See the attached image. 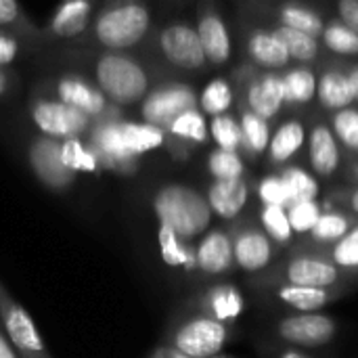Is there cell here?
I'll return each instance as SVG.
<instances>
[{
    "label": "cell",
    "instance_id": "1",
    "mask_svg": "<svg viewBox=\"0 0 358 358\" xmlns=\"http://www.w3.org/2000/svg\"><path fill=\"white\" fill-rule=\"evenodd\" d=\"M153 212L159 227L170 229L185 243L206 235L214 218L206 195L182 182L159 187L153 195Z\"/></svg>",
    "mask_w": 358,
    "mask_h": 358
},
{
    "label": "cell",
    "instance_id": "2",
    "mask_svg": "<svg viewBox=\"0 0 358 358\" xmlns=\"http://www.w3.org/2000/svg\"><path fill=\"white\" fill-rule=\"evenodd\" d=\"M96 88L109 103L136 105L149 94V73L132 57L122 52H107L94 65Z\"/></svg>",
    "mask_w": 358,
    "mask_h": 358
},
{
    "label": "cell",
    "instance_id": "3",
    "mask_svg": "<svg viewBox=\"0 0 358 358\" xmlns=\"http://www.w3.org/2000/svg\"><path fill=\"white\" fill-rule=\"evenodd\" d=\"M151 27V10L141 2H120L107 6L94 21V38L109 50L134 48Z\"/></svg>",
    "mask_w": 358,
    "mask_h": 358
},
{
    "label": "cell",
    "instance_id": "4",
    "mask_svg": "<svg viewBox=\"0 0 358 358\" xmlns=\"http://www.w3.org/2000/svg\"><path fill=\"white\" fill-rule=\"evenodd\" d=\"M0 325L19 358H50L31 315L0 283Z\"/></svg>",
    "mask_w": 358,
    "mask_h": 358
},
{
    "label": "cell",
    "instance_id": "5",
    "mask_svg": "<svg viewBox=\"0 0 358 358\" xmlns=\"http://www.w3.org/2000/svg\"><path fill=\"white\" fill-rule=\"evenodd\" d=\"M229 340V329L224 323L201 315L185 321L174 338L172 346L178 355L187 358H216Z\"/></svg>",
    "mask_w": 358,
    "mask_h": 358
},
{
    "label": "cell",
    "instance_id": "6",
    "mask_svg": "<svg viewBox=\"0 0 358 358\" xmlns=\"http://www.w3.org/2000/svg\"><path fill=\"white\" fill-rule=\"evenodd\" d=\"M199 96L189 84L170 82L164 86L153 88L141 103V117L145 124L162 128L164 132L168 126L185 111L197 109Z\"/></svg>",
    "mask_w": 358,
    "mask_h": 358
},
{
    "label": "cell",
    "instance_id": "7",
    "mask_svg": "<svg viewBox=\"0 0 358 358\" xmlns=\"http://www.w3.org/2000/svg\"><path fill=\"white\" fill-rule=\"evenodd\" d=\"M29 115L34 126L42 132L46 138L55 141H69L80 138L84 132L90 130V117L82 111L63 105L57 99H38L29 107Z\"/></svg>",
    "mask_w": 358,
    "mask_h": 358
},
{
    "label": "cell",
    "instance_id": "8",
    "mask_svg": "<svg viewBox=\"0 0 358 358\" xmlns=\"http://www.w3.org/2000/svg\"><path fill=\"white\" fill-rule=\"evenodd\" d=\"M90 149L94 151L101 170H111L120 174L136 172V157H132L120 134V120L111 115V111L101 117L90 130Z\"/></svg>",
    "mask_w": 358,
    "mask_h": 358
},
{
    "label": "cell",
    "instance_id": "9",
    "mask_svg": "<svg viewBox=\"0 0 358 358\" xmlns=\"http://www.w3.org/2000/svg\"><path fill=\"white\" fill-rule=\"evenodd\" d=\"M159 48L168 63H172L178 69L197 71L208 63L197 29L182 21L170 23L159 31Z\"/></svg>",
    "mask_w": 358,
    "mask_h": 358
},
{
    "label": "cell",
    "instance_id": "10",
    "mask_svg": "<svg viewBox=\"0 0 358 358\" xmlns=\"http://www.w3.org/2000/svg\"><path fill=\"white\" fill-rule=\"evenodd\" d=\"M27 159L36 178L50 191H65L76 182V174L61 162V141L38 136L31 141Z\"/></svg>",
    "mask_w": 358,
    "mask_h": 358
},
{
    "label": "cell",
    "instance_id": "11",
    "mask_svg": "<svg viewBox=\"0 0 358 358\" xmlns=\"http://www.w3.org/2000/svg\"><path fill=\"white\" fill-rule=\"evenodd\" d=\"M277 334L281 340L300 346V348H321L329 344L336 334L338 325L331 317L321 315V313H310V315H289L279 321Z\"/></svg>",
    "mask_w": 358,
    "mask_h": 358
},
{
    "label": "cell",
    "instance_id": "12",
    "mask_svg": "<svg viewBox=\"0 0 358 358\" xmlns=\"http://www.w3.org/2000/svg\"><path fill=\"white\" fill-rule=\"evenodd\" d=\"M57 101H61L67 107L82 111L90 120H101L111 111L107 107L109 101L105 99V94L94 84H90L88 80H84L80 76H71V73L59 78Z\"/></svg>",
    "mask_w": 358,
    "mask_h": 358
},
{
    "label": "cell",
    "instance_id": "13",
    "mask_svg": "<svg viewBox=\"0 0 358 358\" xmlns=\"http://www.w3.org/2000/svg\"><path fill=\"white\" fill-rule=\"evenodd\" d=\"M287 285L327 289L340 281V268L334 262L315 256H296L285 268Z\"/></svg>",
    "mask_w": 358,
    "mask_h": 358
},
{
    "label": "cell",
    "instance_id": "14",
    "mask_svg": "<svg viewBox=\"0 0 358 358\" xmlns=\"http://www.w3.org/2000/svg\"><path fill=\"white\" fill-rule=\"evenodd\" d=\"M235 264L245 273H260L273 262V241L260 229H243L233 241Z\"/></svg>",
    "mask_w": 358,
    "mask_h": 358
},
{
    "label": "cell",
    "instance_id": "15",
    "mask_svg": "<svg viewBox=\"0 0 358 358\" xmlns=\"http://www.w3.org/2000/svg\"><path fill=\"white\" fill-rule=\"evenodd\" d=\"M285 105L283 78L275 71H266L248 86V111L262 120H273Z\"/></svg>",
    "mask_w": 358,
    "mask_h": 358
},
{
    "label": "cell",
    "instance_id": "16",
    "mask_svg": "<svg viewBox=\"0 0 358 358\" xmlns=\"http://www.w3.org/2000/svg\"><path fill=\"white\" fill-rule=\"evenodd\" d=\"M195 260H197V268L203 275L216 277V275L229 273L231 266L235 264L233 239L224 231H218V229L206 233L195 248Z\"/></svg>",
    "mask_w": 358,
    "mask_h": 358
},
{
    "label": "cell",
    "instance_id": "17",
    "mask_svg": "<svg viewBox=\"0 0 358 358\" xmlns=\"http://www.w3.org/2000/svg\"><path fill=\"white\" fill-rule=\"evenodd\" d=\"M197 36L206 55V61L212 65H224L233 55V40L224 19L218 13H203L197 21Z\"/></svg>",
    "mask_w": 358,
    "mask_h": 358
},
{
    "label": "cell",
    "instance_id": "18",
    "mask_svg": "<svg viewBox=\"0 0 358 358\" xmlns=\"http://www.w3.org/2000/svg\"><path fill=\"white\" fill-rule=\"evenodd\" d=\"M308 162L313 168L315 176L329 178L338 172L342 153H340V143L336 141L334 132L325 124H317L310 130L308 138Z\"/></svg>",
    "mask_w": 358,
    "mask_h": 358
},
{
    "label": "cell",
    "instance_id": "19",
    "mask_svg": "<svg viewBox=\"0 0 358 358\" xmlns=\"http://www.w3.org/2000/svg\"><path fill=\"white\" fill-rule=\"evenodd\" d=\"M208 206L214 216L222 220L237 218L250 199V187L245 178L241 180H214L208 189Z\"/></svg>",
    "mask_w": 358,
    "mask_h": 358
},
{
    "label": "cell",
    "instance_id": "20",
    "mask_svg": "<svg viewBox=\"0 0 358 358\" xmlns=\"http://www.w3.org/2000/svg\"><path fill=\"white\" fill-rule=\"evenodd\" d=\"M248 55L252 57V61L268 71H279L283 67H287V63L292 61L287 48L283 46V42L275 36V31L271 29H254L248 38Z\"/></svg>",
    "mask_w": 358,
    "mask_h": 358
},
{
    "label": "cell",
    "instance_id": "21",
    "mask_svg": "<svg viewBox=\"0 0 358 358\" xmlns=\"http://www.w3.org/2000/svg\"><path fill=\"white\" fill-rule=\"evenodd\" d=\"M94 10V2L90 0H73V2H65L61 4L48 23L50 34L59 36V38H73L80 36L90 21V15Z\"/></svg>",
    "mask_w": 358,
    "mask_h": 358
},
{
    "label": "cell",
    "instance_id": "22",
    "mask_svg": "<svg viewBox=\"0 0 358 358\" xmlns=\"http://www.w3.org/2000/svg\"><path fill=\"white\" fill-rule=\"evenodd\" d=\"M317 99L325 109H334V111L352 107L355 92H352L348 73H344L340 69L325 71L317 82Z\"/></svg>",
    "mask_w": 358,
    "mask_h": 358
},
{
    "label": "cell",
    "instance_id": "23",
    "mask_svg": "<svg viewBox=\"0 0 358 358\" xmlns=\"http://www.w3.org/2000/svg\"><path fill=\"white\" fill-rule=\"evenodd\" d=\"M120 134L126 151L132 157H141L149 151L159 149L166 143V132L162 128L149 126L145 122H124L120 120Z\"/></svg>",
    "mask_w": 358,
    "mask_h": 358
},
{
    "label": "cell",
    "instance_id": "24",
    "mask_svg": "<svg viewBox=\"0 0 358 358\" xmlns=\"http://www.w3.org/2000/svg\"><path fill=\"white\" fill-rule=\"evenodd\" d=\"M306 145V128L298 120L283 122L271 136L268 155L275 164H287Z\"/></svg>",
    "mask_w": 358,
    "mask_h": 358
},
{
    "label": "cell",
    "instance_id": "25",
    "mask_svg": "<svg viewBox=\"0 0 358 358\" xmlns=\"http://www.w3.org/2000/svg\"><path fill=\"white\" fill-rule=\"evenodd\" d=\"M157 243H159L162 260L168 266H176V268H185V271L197 268L195 250L191 248V243L180 241L170 229H166V227L157 229Z\"/></svg>",
    "mask_w": 358,
    "mask_h": 358
},
{
    "label": "cell",
    "instance_id": "26",
    "mask_svg": "<svg viewBox=\"0 0 358 358\" xmlns=\"http://www.w3.org/2000/svg\"><path fill=\"white\" fill-rule=\"evenodd\" d=\"M283 90H285V103L292 105H308L317 96V82L319 78L315 71L306 67H296L285 71L283 76Z\"/></svg>",
    "mask_w": 358,
    "mask_h": 358
},
{
    "label": "cell",
    "instance_id": "27",
    "mask_svg": "<svg viewBox=\"0 0 358 358\" xmlns=\"http://www.w3.org/2000/svg\"><path fill=\"white\" fill-rule=\"evenodd\" d=\"M279 300L298 310L300 315L319 313L323 306L329 304V292L327 289H313V287H296V285H283L277 292Z\"/></svg>",
    "mask_w": 358,
    "mask_h": 358
},
{
    "label": "cell",
    "instance_id": "28",
    "mask_svg": "<svg viewBox=\"0 0 358 358\" xmlns=\"http://www.w3.org/2000/svg\"><path fill=\"white\" fill-rule=\"evenodd\" d=\"M233 88L229 84V80L224 78H214L206 84V88L199 94L197 107L203 115L210 117H218V115H227L231 105H233Z\"/></svg>",
    "mask_w": 358,
    "mask_h": 358
},
{
    "label": "cell",
    "instance_id": "29",
    "mask_svg": "<svg viewBox=\"0 0 358 358\" xmlns=\"http://www.w3.org/2000/svg\"><path fill=\"white\" fill-rule=\"evenodd\" d=\"M279 19H281L283 27L302 31V34L313 36V38H321L325 31L323 17L317 10L302 6V4H285L279 13Z\"/></svg>",
    "mask_w": 358,
    "mask_h": 358
},
{
    "label": "cell",
    "instance_id": "30",
    "mask_svg": "<svg viewBox=\"0 0 358 358\" xmlns=\"http://www.w3.org/2000/svg\"><path fill=\"white\" fill-rule=\"evenodd\" d=\"M281 178L287 187L289 193V201L298 203V201H317L319 193H321V185L317 180V176L300 166H287L281 172ZM289 203V206H292Z\"/></svg>",
    "mask_w": 358,
    "mask_h": 358
},
{
    "label": "cell",
    "instance_id": "31",
    "mask_svg": "<svg viewBox=\"0 0 358 358\" xmlns=\"http://www.w3.org/2000/svg\"><path fill=\"white\" fill-rule=\"evenodd\" d=\"M61 162L73 174H80V172L96 174L101 170L94 151L90 149V145H84L82 138L61 141Z\"/></svg>",
    "mask_w": 358,
    "mask_h": 358
},
{
    "label": "cell",
    "instance_id": "32",
    "mask_svg": "<svg viewBox=\"0 0 358 358\" xmlns=\"http://www.w3.org/2000/svg\"><path fill=\"white\" fill-rule=\"evenodd\" d=\"M168 132L174 138L187 141V143H195V145H203L210 138V128L206 122V115L199 109H189L185 113H180L170 126Z\"/></svg>",
    "mask_w": 358,
    "mask_h": 358
},
{
    "label": "cell",
    "instance_id": "33",
    "mask_svg": "<svg viewBox=\"0 0 358 358\" xmlns=\"http://www.w3.org/2000/svg\"><path fill=\"white\" fill-rule=\"evenodd\" d=\"M208 306L212 310V319L224 323L243 313V298L233 285H218L208 294Z\"/></svg>",
    "mask_w": 358,
    "mask_h": 358
},
{
    "label": "cell",
    "instance_id": "34",
    "mask_svg": "<svg viewBox=\"0 0 358 358\" xmlns=\"http://www.w3.org/2000/svg\"><path fill=\"white\" fill-rule=\"evenodd\" d=\"M239 124H241V132H243V147L250 153H254V155L266 153L268 151V145H271V136H273L268 122L262 120V117H258V115H254L252 111L245 109L241 113Z\"/></svg>",
    "mask_w": 358,
    "mask_h": 358
},
{
    "label": "cell",
    "instance_id": "35",
    "mask_svg": "<svg viewBox=\"0 0 358 358\" xmlns=\"http://www.w3.org/2000/svg\"><path fill=\"white\" fill-rule=\"evenodd\" d=\"M275 36L283 42V46L287 48L289 57L300 61V63H310L319 57V42L317 38L313 36H306L302 31H296V29H289V27H275L273 29Z\"/></svg>",
    "mask_w": 358,
    "mask_h": 358
},
{
    "label": "cell",
    "instance_id": "36",
    "mask_svg": "<svg viewBox=\"0 0 358 358\" xmlns=\"http://www.w3.org/2000/svg\"><path fill=\"white\" fill-rule=\"evenodd\" d=\"M210 136L216 143V149L222 151H235L239 153V149H243V132H241V124L239 120H235L231 113L227 115H218L212 117L210 122Z\"/></svg>",
    "mask_w": 358,
    "mask_h": 358
},
{
    "label": "cell",
    "instance_id": "37",
    "mask_svg": "<svg viewBox=\"0 0 358 358\" xmlns=\"http://www.w3.org/2000/svg\"><path fill=\"white\" fill-rule=\"evenodd\" d=\"M208 172L214 180H241L245 174V164L235 151L214 149L208 155Z\"/></svg>",
    "mask_w": 358,
    "mask_h": 358
},
{
    "label": "cell",
    "instance_id": "38",
    "mask_svg": "<svg viewBox=\"0 0 358 358\" xmlns=\"http://www.w3.org/2000/svg\"><path fill=\"white\" fill-rule=\"evenodd\" d=\"M260 224L262 231L266 233V237L271 241L277 243H287L294 237L289 218H287V208H279V206H262L260 210Z\"/></svg>",
    "mask_w": 358,
    "mask_h": 358
},
{
    "label": "cell",
    "instance_id": "39",
    "mask_svg": "<svg viewBox=\"0 0 358 358\" xmlns=\"http://www.w3.org/2000/svg\"><path fill=\"white\" fill-rule=\"evenodd\" d=\"M321 38H323V44L336 55H346V57L358 55V34L350 27H346L342 21L327 23Z\"/></svg>",
    "mask_w": 358,
    "mask_h": 358
},
{
    "label": "cell",
    "instance_id": "40",
    "mask_svg": "<svg viewBox=\"0 0 358 358\" xmlns=\"http://www.w3.org/2000/svg\"><path fill=\"white\" fill-rule=\"evenodd\" d=\"M331 132L338 143H342L346 149L358 151V109L348 107L342 111H336L331 117Z\"/></svg>",
    "mask_w": 358,
    "mask_h": 358
},
{
    "label": "cell",
    "instance_id": "41",
    "mask_svg": "<svg viewBox=\"0 0 358 358\" xmlns=\"http://www.w3.org/2000/svg\"><path fill=\"white\" fill-rule=\"evenodd\" d=\"M350 231V220L338 212H323L313 229V239L319 243H338Z\"/></svg>",
    "mask_w": 358,
    "mask_h": 358
},
{
    "label": "cell",
    "instance_id": "42",
    "mask_svg": "<svg viewBox=\"0 0 358 358\" xmlns=\"http://www.w3.org/2000/svg\"><path fill=\"white\" fill-rule=\"evenodd\" d=\"M321 214H323V210H321L319 201H298L287 208V218H289L292 231L298 235L313 233Z\"/></svg>",
    "mask_w": 358,
    "mask_h": 358
},
{
    "label": "cell",
    "instance_id": "43",
    "mask_svg": "<svg viewBox=\"0 0 358 358\" xmlns=\"http://www.w3.org/2000/svg\"><path fill=\"white\" fill-rule=\"evenodd\" d=\"M258 199L262 206H279V208H289V193L287 187L281 178V174H268L258 182Z\"/></svg>",
    "mask_w": 358,
    "mask_h": 358
},
{
    "label": "cell",
    "instance_id": "44",
    "mask_svg": "<svg viewBox=\"0 0 358 358\" xmlns=\"http://www.w3.org/2000/svg\"><path fill=\"white\" fill-rule=\"evenodd\" d=\"M331 262L338 268H358V224L334 245Z\"/></svg>",
    "mask_w": 358,
    "mask_h": 358
},
{
    "label": "cell",
    "instance_id": "45",
    "mask_svg": "<svg viewBox=\"0 0 358 358\" xmlns=\"http://www.w3.org/2000/svg\"><path fill=\"white\" fill-rule=\"evenodd\" d=\"M23 21V10L15 0H0V27H13Z\"/></svg>",
    "mask_w": 358,
    "mask_h": 358
},
{
    "label": "cell",
    "instance_id": "46",
    "mask_svg": "<svg viewBox=\"0 0 358 358\" xmlns=\"http://www.w3.org/2000/svg\"><path fill=\"white\" fill-rule=\"evenodd\" d=\"M340 21L358 34V0H340L338 2Z\"/></svg>",
    "mask_w": 358,
    "mask_h": 358
},
{
    "label": "cell",
    "instance_id": "47",
    "mask_svg": "<svg viewBox=\"0 0 358 358\" xmlns=\"http://www.w3.org/2000/svg\"><path fill=\"white\" fill-rule=\"evenodd\" d=\"M19 55V44L17 40L6 34V31H0V67L4 65H10Z\"/></svg>",
    "mask_w": 358,
    "mask_h": 358
},
{
    "label": "cell",
    "instance_id": "48",
    "mask_svg": "<svg viewBox=\"0 0 358 358\" xmlns=\"http://www.w3.org/2000/svg\"><path fill=\"white\" fill-rule=\"evenodd\" d=\"M0 358H19L15 348L10 346V342L6 340V336L2 331V325H0Z\"/></svg>",
    "mask_w": 358,
    "mask_h": 358
},
{
    "label": "cell",
    "instance_id": "49",
    "mask_svg": "<svg viewBox=\"0 0 358 358\" xmlns=\"http://www.w3.org/2000/svg\"><path fill=\"white\" fill-rule=\"evenodd\" d=\"M348 80H350V86H352V92H355V101H358V67L348 71Z\"/></svg>",
    "mask_w": 358,
    "mask_h": 358
},
{
    "label": "cell",
    "instance_id": "50",
    "mask_svg": "<svg viewBox=\"0 0 358 358\" xmlns=\"http://www.w3.org/2000/svg\"><path fill=\"white\" fill-rule=\"evenodd\" d=\"M8 86H10V80H8V76L2 71V67H0V96H4V94H6Z\"/></svg>",
    "mask_w": 358,
    "mask_h": 358
},
{
    "label": "cell",
    "instance_id": "51",
    "mask_svg": "<svg viewBox=\"0 0 358 358\" xmlns=\"http://www.w3.org/2000/svg\"><path fill=\"white\" fill-rule=\"evenodd\" d=\"M153 358H187V357L178 355L176 350H159V352H157Z\"/></svg>",
    "mask_w": 358,
    "mask_h": 358
},
{
    "label": "cell",
    "instance_id": "52",
    "mask_svg": "<svg viewBox=\"0 0 358 358\" xmlns=\"http://www.w3.org/2000/svg\"><path fill=\"white\" fill-rule=\"evenodd\" d=\"M281 358H310V357H306L304 352H300V350H296V348H289V350H285V352L281 355Z\"/></svg>",
    "mask_w": 358,
    "mask_h": 358
},
{
    "label": "cell",
    "instance_id": "53",
    "mask_svg": "<svg viewBox=\"0 0 358 358\" xmlns=\"http://www.w3.org/2000/svg\"><path fill=\"white\" fill-rule=\"evenodd\" d=\"M350 208H352L355 214H358V189L352 193V197H350Z\"/></svg>",
    "mask_w": 358,
    "mask_h": 358
},
{
    "label": "cell",
    "instance_id": "54",
    "mask_svg": "<svg viewBox=\"0 0 358 358\" xmlns=\"http://www.w3.org/2000/svg\"><path fill=\"white\" fill-rule=\"evenodd\" d=\"M355 172H357V178H358V164H357V170H355Z\"/></svg>",
    "mask_w": 358,
    "mask_h": 358
},
{
    "label": "cell",
    "instance_id": "55",
    "mask_svg": "<svg viewBox=\"0 0 358 358\" xmlns=\"http://www.w3.org/2000/svg\"><path fill=\"white\" fill-rule=\"evenodd\" d=\"M216 358H218V357H216Z\"/></svg>",
    "mask_w": 358,
    "mask_h": 358
}]
</instances>
